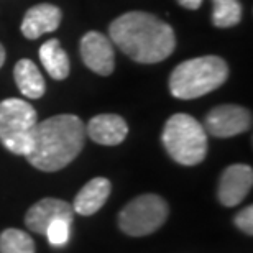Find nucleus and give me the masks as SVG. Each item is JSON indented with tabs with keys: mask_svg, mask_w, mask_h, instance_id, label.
I'll return each instance as SVG.
<instances>
[{
	"mask_svg": "<svg viewBox=\"0 0 253 253\" xmlns=\"http://www.w3.org/2000/svg\"><path fill=\"white\" fill-rule=\"evenodd\" d=\"M253 186V169L249 165H232L220 178L217 197L225 207H235L249 196Z\"/></svg>",
	"mask_w": 253,
	"mask_h": 253,
	"instance_id": "nucleus-9",
	"label": "nucleus"
},
{
	"mask_svg": "<svg viewBox=\"0 0 253 253\" xmlns=\"http://www.w3.org/2000/svg\"><path fill=\"white\" fill-rule=\"evenodd\" d=\"M204 130L217 138H229L247 131L252 126V114L235 104L217 105L206 115Z\"/></svg>",
	"mask_w": 253,
	"mask_h": 253,
	"instance_id": "nucleus-7",
	"label": "nucleus"
},
{
	"mask_svg": "<svg viewBox=\"0 0 253 253\" xmlns=\"http://www.w3.org/2000/svg\"><path fill=\"white\" fill-rule=\"evenodd\" d=\"M128 125L120 115L100 114L89 120L85 126V135H89L95 143L105 146H115L126 138Z\"/></svg>",
	"mask_w": 253,
	"mask_h": 253,
	"instance_id": "nucleus-11",
	"label": "nucleus"
},
{
	"mask_svg": "<svg viewBox=\"0 0 253 253\" xmlns=\"http://www.w3.org/2000/svg\"><path fill=\"white\" fill-rule=\"evenodd\" d=\"M110 38L133 61L155 64L174 51L173 28L158 17L146 12H128L110 25Z\"/></svg>",
	"mask_w": 253,
	"mask_h": 253,
	"instance_id": "nucleus-1",
	"label": "nucleus"
},
{
	"mask_svg": "<svg viewBox=\"0 0 253 253\" xmlns=\"http://www.w3.org/2000/svg\"><path fill=\"white\" fill-rule=\"evenodd\" d=\"M5 63V48L2 46V43H0V68L3 66Z\"/></svg>",
	"mask_w": 253,
	"mask_h": 253,
	"instance_id": "nucleus-21",
	"label": "nucleus"
},
{
	"mask_svg": "<svg viewBox=\"0 0 253 253\" xmlns=\"http://www.w3.org/2000/svg\"><path fill=\"white\" fill-rule=\"evenodd\" d=\"M0 253H35V242L27 232L7 229L0 234Z\"/></svg>",
	"mask_w": 253,
	"mask_h": 253,
	"instance_id": "nucleus-17",
	"label": "nucleus"
},
{
	"mask_svg": "<svg viewBox=\"0 0 253 253\" xmlns=\"http://www.w3.org/2000/svg\"><path fill=\"white\" fill-rule=\"evenodd\" d=\"M15 83H17L20 92L28 99H40L44 94L46 84L42 73H40L38 66L32 59H20L15 64L13 69Z\"/></svg>",
	"mask_w": 253,
	"mask_h": 253,
	"instance_id": "nucleus-14",
	"label": "nucleus"
},
{
	"mask_svg": "<svg viewBox=\"0 0 253 253\" xmlns=\"http://www.w3.org/2000/svg\"><path fill=\"white\" fill-rule=\"evenodd\" d=\"M112 184L107 178H94L78 192L73 209L79 215H94L107 202Z\"/></svg>",
	"mask_w": 253,
	"mask_h": 253,
	"instance_id": "nucleus-13",
	"label": "nucleus"
},
{
	"mask_svg": "<svg viewBox=\"0 0 253 253\" xmlns=\"http://www.w3.org/2000/svg\"><path fill=\"white\" fill-rule=\"evenodd\" d=\"M169 209L166 201L156 194H143L131 199L119 215V227L130 237L153 234L168 219Z\"/></svg>",
	"mask_w": 253,
	"mask_h": 253,
	"instance_id": "nucleus-6",
	"label": "nucleus"
},
{
	"mask_svg": "<svg viewBox=\"0 0 253 253\" xmlns=\"http://www.w3.org/2000/svg\"><path fill=\"white\" fill-rule=\"evenodd\" d=\"M54 220H74V209L69 202L56 197H44L28 209L25 224L32 232L44 235L49 224Z\"/></svg>",
	"mask_w": 253,
	"mask_h": 253,
	"instance_id": "nucleus-8",
	"label": "nucleus"
},
{
	"mask_svg": "<svg viewBox=\"0 0 253 253\" xmlns=\"http://www.w3.org/2000/svg\"><path fill=\"white\" fill-rule=\"evenodd\" d=\"M163 145L176 163L194 166L207 155V131L188 114H174L165 124Z\"/></svg>",
	"mask_w": 253,
	"mask_h": 253,
	"instance_id": "nucleus-4",
	"label": "nucleus"
},
{
	"mask_svg": "<svg viewBox=\"0 0 253 253\" xmlns=\"http://www.w3.org/2000/svg\"><path fill=\"white\" fill-rule=\"evenodd\" d=\"M229 78V66L219 56L192 58L174 68L169 90L176 99H197L220 87Z\"/></svg>",
	"mask_w": 253,
	"mask_h": 253,
	"instance_id": "nucleus-3",
	"label": "nucleus"
},
{
	"mask_svg": "<svg viewBox=\"0 0 253 253\" xmlns=\"http://www.w3.org/2000/svg\"><path fill=\"white\" fill-rule=\"evenodd\" d=\"M214 12H212V23L219 28H230L240 23L242 20V5L239 0H212Z\"/></svg>",
	"mask_w": 253,
	"mask_h": 253,
	"instance_id": "nucleus-16",
	"label": "nucleus"
},
{
	"mask_svg": "<svg viewBox=\"0 0 253 253\" xmlns=\"http://www.w3.org/2000/svg\"><path fill=\"white\" fill-rule=\"evenodd\" d=\"M235 225L247 235H253V207L247 206L235 215Z\"/></svg>",
	"mask_w": 253,
	"mask_h": 253,
	"instance_id": "nucleus-19",
	"label": "nucleus"
},
{
	"mask_svg": "<svg viewBox=\"0 0 253 253\" xmlns=\"http://www.w3.org/2000/svg\"><path fill=\"white\" fill-rule=\"evenodd\" d=\"M85 140V125L76 115H54L37 124L27 151L30 165L40 171L63 169L81 153Z\"/></svg>",
	"mask_w": 253,
	"mask_h": 253,
	"instance_id": "nucleus-2",
	"label": "nucleus"
},
{
	"mask_svg": "<svg viewBox=\"0 0 253 253\" xmlns=\"http://www.w3.org/2000/svg\"><path fill=\"white\" fill-rule=\"evenodd\" d=\"M40 59L53 79L63 81L69 76V58L58 40H48L42 44Z\"/></svg>",
	"mask_w": 253,
	"mask_h": 253,
	"instance_id": "nucleus-15",
	"label": "nucleus"
},
{
	"mask_svg": "<svg viewBox=\"0 0 253 253\" xmlns=\"http://www.w3.org/2000/svg\"><path fill=\"white\" fill-rule=\"evenodd\" d=\"M81 56L84 64L94 73L100 76L112 74L115 66L114 48L110 40L102 33L89 32L84 35L81 40Z\"/></svg>",
	"mask_w": 253,
	"mask_h": 253,
	"instance_id": "nucleus-10",
	"label": "nucleus"
},
{
	"mask_svg": "<svg viewBox=\"0 0 253 253\" xmlns=\"http://www.w3.org/2000/svg\"><path fill=\"white\" fill-rule=\"evenodd\" d=\"M178 3L188 10H197L202 5V0H178Z\"/></svg>",
	"mask_w": 253,
	"mask_h": 253,
	"instance_id": "nucleus-20",
	"label": "nucleus"
},
{
	"mask_svg": "<svg viewBox=\"0 0 253 253\" xmlns=\"http://www.w3.org/2000/svg\"><path fill=\"white\" fill-rule=\"evenodd\" d=\"M61 23V10L51 3H38L32 7L22 22V33L28 40H37L44 33L58 30Z\"/></svg>",
	"mask_w": 253,
	"mask_h": 253,
	"instance_id": "nucleus-12",
	"label": "nucleus"
},
{
	"mask_svg": "<svg viewBox=\"0 0 253 253\" xmlns=\"http://www.w3.org/2000/svg\"><path fill=\"white\" fill-rule=\"evenodd\" d=\"M37 110L22 99L0 102V141L15 155H27L37 128Z\"/></svg>",
	"mask_w": 253,
	"mask_h": 253,
	"instance_id": "nucleus-5",
	"label": "nucleus"
},
{
	"mask_svg": "<svg viewBox=\"0 0 253 253\" xmlns=\"http://www.w3.org/2000/svg\"><path fill=\"white\" fill-rule=\"evenodd\" d=\"M71 224L73 222L68 220H54L49 224V227L46 229V235L48 242L53 247H64L69 242L71 237Z\"/></svg>",
	"mask_w": 253,
	"mask_h": 253,
	"instance_id": "nucleus-18",
	"label": "nucleus"
}]
</instances>
